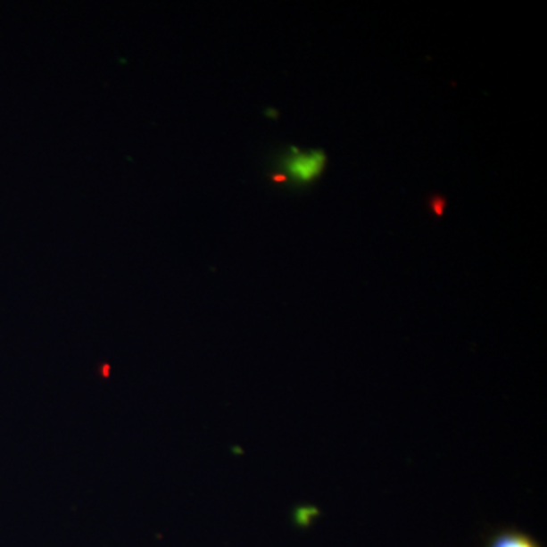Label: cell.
I'll return each instance as SVG.
<instances>
[{
    "label": "cell",
    "instance_id": "obj_1",
    "mask_svg": "<svg viewBox=\"0 0 547 547\" xmlns=\"http://www.w3.org/2000/svg\"><path fill=\"white\" fill-rule=\"evenodd\" d=\"M283 168H285V179H294L298 185H307L313 179L317 178L318 175H321L322 170L326 168V153L324 151H297L294 149V153H289L283 160Z\"/></svg>",
    "mask_w": 547,
    "mask_h": 547
},
{
    "label": "cell",
    "instance_id": "obj_2",
    "mask_svg": "<svg viewBox=\"0 0 547 547\" xmlns=\"http://www.w3.org/2000/svg\"><path fill=\"white\" fill-rule=\"evenodd\" d=\"M488 547H540L534 538L517 531L501 532L493 538Z\"/></svg>",
    "mask_w": 547,
    "mask_h": 547
},
{
    "label": "cell",
    "instance_id": "obj_3",
    "mask_svg": "<svg viewBox=\"0 0 547 547\" xmlns=\"http://www.w3.org/2000/svg\"><path fill=\"white\" fill-rule=\"evenodd\" d=\"M445 204H447V203H445L444 196H440V195H434L429 200L430 210H432L436 216L444 215Z\"/></svg>",
    "mask_w": 547,
    "mask_h": 547
}]
</instances>
